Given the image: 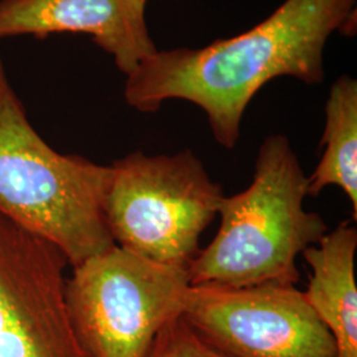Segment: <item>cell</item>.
Returning a JSON list of instances; mask_svg holds the SVG:
<instances>
[{"label":"cell","mask_w":357,"mask_h":357,"mask_svg":"<svg viewBox=\"0 0 357 357\" xmlns=\"http://www.w3.org/2000/svg\"><path fill=\"white\" fill-rule=\"evenodd\" d=\"M356 0H286L262 23L200 50L156 51L128 75L125 100L153 114L167 100L197 105L217 143L231 150L246 107L277 77L324 81L323 53L335 31L352 26Z\"/></svg>","instance_id":"6da1fadb"},{"label":"cell","mask_w":357,"mask_h":357,"mask_svg":"<svg viewBox=\"0 0 357 357\" xmlns=\"http://www.w3.org/2000/svg\"><path fill=\"white\" fill-rule=\"evenodd\" d=\"M307 187L289 138L268 135L258 150L252 184L222 199L216 237L188 268L191 286H295L301 280L296 257L328 231L323 217L303 206Z\"/></svg>","instance_id":"7a4b0ae2"},{"label":"cell","mask_w":357,"mask_h":357,"mask_svg":"<svg viewBox=\"0 0 357 357\" xmlns=\"http://www.w3.org/2000/svg\"><path fill=\"white\" fill-rule=\"evenodd\" d=\"M112 167L57 153L26 116L0 57V215L75 268L114 246L103 203Z\"/></svg>","instance_id":"3957f363"},{"label":"cell","mask_w":357,"mask_h":357,"mask_svg":"<svg viewBox=\"0 0 357 357\" xmlns=\"http://www.w3.org/2000/svg\"><path fill=\"white\" fill-rule=\"evenodd\" d=\"M110 167L103 211L115 245L160 265L190 268L225 197L203 162L191 150L135 151Z\"/></svg>","instance_id":"277c9868"},{"label":"cell","mask_w":357,"mask_h":357,"mask_svg":"<svg viewBox=\"0 0 357 357\" xmlns=\"http://www.w3.org/2000/svg\"><path fill=\"white\" fill-rule=\"evenodd\" d=\"M187 268L167 266L112 246L73 268L65 303L90 357H147L158 333L181 317Z\"/></svg>","instance_id":"5b68a950"},{"label":"cell","mask_w":357,"mask_h":357,"mask_svg":"<svg viewBox=\"0 0 357 357\" xmlns=\"http://www.w3.org/2000/svg\"><path fill=\"white\" fill-rule=\"evenodd\" d=\"M183 319L224 357H337L331 331L293 284L190 286Z\"/></svg>","instance_id":"8992f818"},{"label":"cell","mask_w":357,"mask_h":357,"mask_svg":"<svg viewBox=\"0 0 357 357\" xmlns=\"http://www.w3.org/2000/svg\"><path fill=\"white\" fill-rule=\"evenodd\" d=\"M68 261L0 215V357H90L65 303Z\"/></svg>","instance_id":"52a82bcc"},{"label":"cell","mask_w":357,"mask_h":357,"mask_svg":"<svg viewBox=\"0 0 357 357\" xmlns=\"http://www.w3.org/2000/svg\"><path fill=\"white\" fill-rule=\"evenodd\" d=\"M144 0H0V40L85 33L131 75L158 51L146 23Z\"/></svg>","instance_id":"ba28073f"},{"label":"cell","mask_w":357,"mask_h":357,"mask_svg":"<svg viewBox=\"0 0 357 357\" xmlns=\"http://www.w3.org/2000/svg\"><path fill=\"white\" fill-rule=\"evenodd\" d=\"M356 222H340L302 253L312 268L307 301L335 339L337 357H357Z\"/></svg>","instance_id":"9c48e42d"},{"label":"cell","mask_w":357,"mask_h":357,"mask_svg":"<svg viewBox=\"0 0 357 357\" xmlns=\"http://www.w3.org/2000/svg\"><path fill=\"white\" fill-rule=\"evenodd\" d=\"M320 146L324 147L319 165L308 176V196H318L328 185L347 193L357 218V81L339 77L326 103V128Z\"/></svg>","instance_id":"30bf717a"},{"label":"cell","mask_w":357,"mask_h":357,"mask_svg":"<svg viewBox=\"0 0 357 357\" xmlns=\"http://www.w3.org/2000/svg\"><path fill=\"white\" fill-rule=\"evenodd\" d=\"M147 357H224L203 343L183 317L169 320L158 333Z\"/></svg>","instance_id":"8fae6325"},{"label":"cell","mask_w":357,"mask_h":357,"mask_svg":"<svg viewBox=\"0 0 357 357\" xmlns=\"http://www.w3.org/2000/svg\"><path fill=\"white\" fill-rule=\"evenodd\" d=\"M144 1H147V0H144Z\"/></svg>","instance_id":"7c38bea8"}]
</instances>
